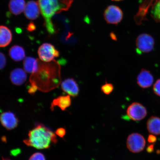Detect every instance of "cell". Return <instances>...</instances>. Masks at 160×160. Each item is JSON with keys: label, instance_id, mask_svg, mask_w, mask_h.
I'll return each mask as SVG.
<instances>
[{"label": "cell", "instance_id": "1", "mask_svg": "<svg viewBox=\"0 0 160 160\" xmlns=\"http://www.w3.org/2000/svg\"><path fill=\"white\" fill-rule=\"evenodd\" d=\"M42 62L39 61V69L37 72L32 74L30 82L38 89L48 92L59 85L61 81L60 67L57 62L53 61L50 62Z\"/></svg>", "mask_w": 160, "mask_h": 160}, {"label": "cell", "instance_id": "2", "mask_svg": "<svg viewBox=\"0 0 160 160\" xmlns=\"http://www.w3.org/2000/svg\"><path fill=\"white\" fill-rule=\"evenodd\" d=\"M28 138L23 141L28 147L38 149H48L51 143H58L57 136L49 128L43 124L37 123L33 128L29 132Z\"/></svg>", "mask_w": 160, "mask_h": 160}, {"label": "cell", "instance_id": "3", "mask_svg": "<svg viewBox=\"0 0 160 160\" xmlns=\"http://www.w3.org/2000/svg\"><path fill=\"white\" fill-rule=\"evenodd\" d=\"M73 0H39V4L42 15L44 18L46 28L48 32L53 34L55 29L52 18L55 14L67 11Z\"/></svg>", "mask_w": 160, "mask_h": 160}, {"label": "cell", "instance_id": "4", "mask_svg": "<svg viewBox=\"0 0 160 160\" xmlns=\"http://www.w3.org/2000/svg\"><path fill=\"white\" fill-rule=\"evenodd\" d=\"M155 41L151 35L142 33L138 36L136 41L137 52L138 53H147L152 51Z\"/></svg>", "mask_w": 160, "mask_h": 160}, {"label": "cell", "instance_id": "5", "mask_svg": "<svg viewBox=\"0 0 160 160\" xmlns=\"http://www.w3.org/2000/svg\"><path fill=\"white\" fill-rule=\"evenodd\" d=\"M146 141L144 138L139 133H132L127 138V147L132 152H140L144 149Z\"/></svg>", "mask_w": 160, "mask_h": 160}, {"label": "cell", "instance_id": "6", "mask_svg": "<svg viewBox=\"0 0 160 160\" xmlns=\"http://www.w3.org/2000/svg\"><path fill=\"white\" fill-rule=\"evenodd\" d=\"M38 52L40 59L45 62L53 61L59 56V52L54 46L49 43H43L40 46Z\"/></svg>", "mask_w": 160, "mask_h": 160}, {"label": "cell", "instance_id": "7", "mask_svg": "<svg viewBox=\"0 0 160 160\" xmlns=\"http://www.w3.org/2000/svg\"><path fill=\"white\" fill-rule=\"evenodd\" d=\"M104 18L107 23L117 25L123 19V12L118 6L110 5L105 10L104 13Z\"/></svg>", "mask_w": 160, "mask_h": 160}, {"label": "cell", "instance_id": "8", "mask_svg": "<svg viewBox=\"0 0 160 160\" xmlns=\"http://www.w3.org/2000/svg\"><path fill=\"white\" fill-rule=\"evenodd\" d=\"M127 115L130 119L139 121L143 119L147 114V110L141 103L133 102L128 107Z\"/></svg>", "mask_w": 160, "mask_h": 160}, {"label": "cell", "instance_id": "9", "mask_svg": "<svg viewBox=\"0 0 160 160\" xmlns=\"http://www.w3.org/2000/svg\"><path fill=\"white\" fill-rule=\"evenodd\" d=\"M1 122L2 125L6 129L11 130L17 127L19 121L14 113L7 111L1 114Z\"/></svg>", "mask_w": 160, "mask_h": 160}, {"label": "cell", "instance_id": "10", "mask_svg": "<svg viewBox=\"0 0 160 160\" xmlns=\"http://www.w3.org/2000/svg\"><path fill=\"white\" fill-rule=\"evenodd\" d=\"M61 87L64 92L72 97H77L79 93V86L75 80L72 78L64 80L61 84Z\"/></svg>", "mask_w": 160, "mask_h": 160}, {"label": "cell", "instance_id": "11", "mask_svg": "<svg viewBox=\"0 0 160 160\" xmlns=\"http://www.w3.org/2000/svg\"><path fill=\"white\" fill-rule=\"evenodd\" d=\"M153 81V77L151 72L145 69L141 70L137 78L138 84L143 89L151 87Z\"/></svg>", "mask_w": 160, "mask_h": 160}, {"label": "cell", "instance_id": "12", "mask_svg": "<svg viewBox=\"0 0 160 160\" xmlns=\"http://www.w3.org/2000/svg\"><path fill=\"white\" fill-rule=\"evenodd\" d=\"M40 11L39 3L35 1H31L26 5L24 14L27 18L33 20L39 17Z\"/></svg>", "mask_w": 160, "mask_h": 160}, {"label": "cell", "instance_id": "13", "mask_svg": "<svg viewBox=\"0 0 160 160\" xmlns=\"http://www.w3.org/2000/svg\"><path fill=\"white\" fill-rule=\"evenodd\" d=\"M27 76L25 70L17 68L11 72L10 79L13 84L17 86L23 85L27 80Z\"/></svg>", "mask_w": 160, "mask_h": 160}, {"label": "cell", "instance_id": "14", "mask_svg": "<svg viewBox=\"0 0 160 160\" xmlns=\"http://www.w3.org/2000/svg\"><path fill=\"white\" fill-rule=\"evenodd\" d=\"M71 104L70 96H61L54 99L51 104V109L53 111L56 107L60 108L62 111H65Z\"/></svg>", "mask_w": 160, "mask_h": 160}, {"label": "cell", "instance_id": "15", "mask_svg": "<svg viewBox=\"0 0 160 160\" xmlns=\"http://www.w3.org/2000/svg\"><path fill=\"white\" fill-rule=\"evenodd\" d=\"M23 68L27 72L32 74L37 72L39 69V61L32 57H27L24 60Z\"/></svg>", "mask_w": 160, "mask_h": 160}, {"label": "cell", "instance_id": "16", "mask_svg": "<svg viewBox=\"0 0 160 160\" xmlns=\"http://www.w3.org/2000/svg\"><path fill=\"white\" fill-rule=\"evenodd\" d=\"M147 128L150 133L153 135H160V118L152 116L147 122Z\"/></svg>", "mask_w": 160, "mask_h": 160}, {"label": "cell", "instance_id": "17", "mask_svg": "<svg viewBox=\"0 0 160 160\" xmlns=\"http://www.w3.org/2000/svg\"><path fill=\"white\" fill-rule=\"evenodd\" d=\"M9 55L13 61L19 62L25 58V52L24 49L21 46L14 45L9 50Z\"/></svg>", "mask_w": 160, "mask_h": 160}, {"label": "cell", "instance_id": "18", "mask_svg": "<svg viewBox=\"0 0 160 160\" xmlns=\"http://www.w3.org/2000/svg\"><path fill=\"white\" fill-rule=\"evenodd\" d=\"M12 40L11 31L7 27L1 26L0 28V46L2 48L8 45Z\"/></svg>", "mask_w": 160, "mask_h": 160}, {"label": "cell", "instance_id": "19", "mask_svg": "<svg viewBox=\"0 0 160 160\" xmlns=\"http://www.w3.org/2000/svg\"><path fill=\"white\" fill-rule=\"evenodd\" d=\"M25 6L24 0H10L9 11L13 15H19L24 11Z\"/></svg>", "mask_w": 160, "mask_h": 160}, {"label": "cell", "instance_id": "20", "mask_svg": "<svg viewBox=\"0 0 160 160\" xmlns=\"http://www.w3.org/2000/svg\"><path fill=\"white\" fill-rule=\"evenodd\" d=\"M152 17L155 21L160 22V0H158L152 10Z\"/></svg>", "mask_w": 160, "mask_h": 160}, {"label": "cell", "instance_id": "21", "mask_svg": "<svg viewBox=\"0 0 160 160\" xmlns=\"http://www.w3.org/2000/svg\"><path fill=\"white\" fill-rule=\"evenodd\" d=\"M114 90V86L112 84L106 83L102 86L101 90L103 93L105 95H109L113 92Z\"/></svg>", "mask_w": 160, "mask_h": 160}, {"label": "cell", "instance_id": "22", "mask_svg": "<svg viewBox=\"0 0 160 160\" xmlns=\"http://www.w3.org/2000/svg\"><path fill=\"white\" fill-rule=\"evenodd\" d=\"M29 160H46L44 155L40 152L33 154L29 158Z\"/></svg>", "mask_w": 160, "mask_h": 160}, {"label": "cell", "instance_id": "23", "mask_svg": "<svg viewBox=\"0 0 160 160\" xmlns=\"http://www.w3.org/2000/svg\"><path fill=\"white\" fill-rule=\"evenodd\" d=\"M153 91L156 95L160 97V79L155 82L153 88Z\"/></svg>", "mask_w": 160, "mask_h": 160}, {"label": "cell", "instance_id": "24", "mask_svg": "<svg viewBox=\"0 0 160 160\" xmlns=\"http://www.w3.org/2000/svg\"><path fill=\"white\" fill-rule=\"evenodd\" d=\"M0 68L1 69H2L4 68L7 64V59L5 55L2 52H1L0 54Z\"/></svg>", "mask_w": 160, "mask_h": 160}, {"label": "cell", "instance_id": "25", "mask_svg": "<svg viewBox=\"0 0 160 160\" xmlns=\"http://www.w3.org/2000/svg\"><path fill=\"white\" fill-rule=\"evenodd\" d=\"M55 133L56 135L62 138L66 135V131L64 128H60L56 130Z\"/></svg>", "mask_w": 160, "mask_h": 160}, {"label": "cell", "instance_id": "26", "mask_svg": "<svg viewBox=\"0 0 160 160\" xmlns=\"http://www.w3.org/2000/svg\"><path fill=\"white\" fill-rule=\"evenodd\" d=\"M38 89V88L36 86L33 84H31L28 89V92L31 94H34Z\"/></svg>", "mask_w": 160, "mask_h": 160}, {"label": "cell", "instance_id": "27", "mask_svg": "<svg viewBox=\"0 0 160 160\" xmlns=\"http://www.w3.org/2000/svg\"><path fill=\"white\" fill-rule=\"evenodd\" d=\"M157 140V137L153 134L149 135L148 137V141L149 143L155 142Z\"/></svg>", "mask_w": 160, "mask_h": 160}, {"label": "cell", "instance_id": "28", "mask_svg": "<svg viewBox=\"0 0 160 160\" xmlns=\"http://www.w3.org/2000/svg\"><path fill=\"white\" fill-rule=\"evenodd\" d=\"M36 28L35 26L34 23L32 22H31L28 26V30L30 31H32L34 30Z\"/></svg>", "mask_w": 160, "mask_h": 160}, {"label": "cell", "instance_id": "29", "mask_svg": "<svg viewBox=\"0 0 160 160\" xmlns=\"http://www.w3.org/2000/svg\"><path fill=\"white\" fill-rule=\"evenodd\" d=\"M154 144H151L148 146L147 151L148 153H152L154 151Z\"/></svg>", "mask_w": 160, "mask_h": 160}, {"label": "cell", "instance_id": "30", "mask_svg": "<svg viewBox=\"0 0 160 160\" xmlns=\"http://www.w3.org/2000/svg\"><path fill=\"white\" fill-rule=\"evenodd\" d=\"M2 160H11V159L9 158H4L3 157L2 158Z\"/></svg>", "mask_w": 160, "mask_h": 160}, {"label": "cell", "instance_id": "31", "mask_svg": "<svg viewBox=\"0 0 160 160\" xmlns=\"http://www.w3.org/2000/svg\"><path fill=\"white\" fill-rule=\"evenodd\" d=\"M112 1H122V0H112Z\"/></svg>", "mask_w": 160, "mask_h": 160}]
</instances>
